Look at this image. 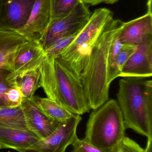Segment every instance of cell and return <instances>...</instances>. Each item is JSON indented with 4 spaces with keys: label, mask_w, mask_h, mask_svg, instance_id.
Returning <instances> with one entry per match:
<instances>
[{
    "label": "cell",
    "mask_w": 152,
    "mask_h": 152,
    "mask_svg": "<svg viewBox=\"0 0 152 152\" xmlns=\"http://www.w3.org/2000/svg\"><path fill=\"white\" fill-rule=\"evenodd\" d=\"M123 22L113 19L100 35L92 50L80 78L90 109L95 110L109 100L110 85L108 81L109 51L113 39Z\"/></svg>",
    "instance_id": "1"
},
{
    "label": "cell",
    "mask_w": 152,
    "mask_h": 152,
    "mask_svg": "<svg viewBox=\"0 0 152 152\" xmlns=\"http://www.w3.org/2000/svg\"><path fill=\"white\" fill-rule=\"evenodd\" d=\"M126 77L119 83L118 103L125 127L152 137V80Z\"/></svg>",
    "instance_id": "2"
},
{
    "label": "cell",
    "mask_w": 152,
    "mask_h": 152,
    "mask_svg": "<svg viewBox=\"0 0 152 152\" xmlns=\"http://www.w3.org/2000/svg\"><path fill=\"white\" fill-rule=\"evenodd\" d=\"M126 129L118 103L111 99L92 112L83 140L104 151L117 152Z\"/></svg>",
    "instance_id": "3"
},
{
    "label": "cell",
    "mask_w": 152,
    "mask_h": 152,
    "mask_svg": "<svg viewBox=\"0 0 152 152\" xmlns=\"http://www.w3.org/2000/svg\"><path fill=\"white\" fill-rule=\"evenodd\" d=\"M113 19V13L109 9L95 10L76 39L56 59L80 77L102 32Z\"/></svg>",
    "instance_id": "4"
},
{
    "label": "cell",
    "mask_w": 152,
    "mask_h": 152,
    "mask_svg": "<svg viewBox=\"0 0 152 152\" xmlns=\"http://www.w3.org/2000/svg\"><path fill=\"white\" fill-rule=\"evenodd\" d=\"M55 69L59 103L73 114L89 112L91 109L80 77L58 59L55 60Z\"/></svg>",
    "instance_id": "5"
},
{
    "label": "cell",
    "mask_w": 152,
    "mask_h": 152,
    "mask_svg": "<svg viewBox=\"0 0 152 152\" xmlns=\"http://www.w3.org/2000/svg\"><path fill=\"white\" fill-rule=\"evenodd\" d=\"M91 14L87 4L81 1L68 14L51 19L40 41L44 50L57 39L79 33Z\"/></svg>",
    "instance_id": "6"
},
{
    "label": "cell",
    "mask_w": 152,
    "mask_h": 152,
    "mask_svg": "<svg viewBox=\"0 0 152 152\" xmlns=\"http://www.w3.org/2000/svg\"><path fill=\"white\" fill-rule=\"evenodd\" d=\"M81 120L80 115L75 114L68 120L61 122L51 134L19 152H65L78 137L77 129Z\"/></svg>",
    "instance_id": "7"
},
{
    "label": "cell",
    "mask_w": 152,
    "mask_h": 152,
    "mask_svg": "<svg viewBox=\"0 0 152 152\" xmlns=\"http://www.w3.org/2000/svg\"><path fill=\"white\" fill-rule=\"evenodd\" d=\"M45 57L44 50L39 41L30 40L17 52L12 65V71L5 79L12 87H15L16 79L21 75L40 67Z\"/></svg>",
    "instance_id": "8"
},
{
    "label": "cell",
    "mask_w": 152,
    "mask_h": 152,
    "mask_svg": "<svg viewBox=\"0 0 152 152\" xmlns=\"http://www.w3.org/2000/svg\"><path fill=\"white\" fill-rule=\"evenodd\" d=\"M36 0H0V29L18 31L30 16Z\"/></svg>",
    "instance_id": "9"
},
{
    "label": "cell",
    "mask_w": 152,
    "mask_h": 152,
    "mask_svg": "<svg viewBox=\"0 0 152 152\" xmlns=\"http://www.w3.org/2000/svg\"><path fill=\"white\" fill-rule=\"evenodd\" d=\"M152 76V35L139 44L122 68L120 77L147 78Z\"/></svg>",
    "instance_id": "10"
},
{
    "label": "cell",
    "mask_w": 152,
    "mask_h": 152,
    "mask_svg": "<svg viewBox=\"0 0 152 152\" xmlns=\"http://www.w3.org/2000/svg\"><path fill=\"white\" fill-rule=\"evenodd\" d=\"M51 19L50 0H36L27 21L18 32L29 40L40 42Z\"/></svg>",
    "instance_id": "11"
},
{
    "label": "cell",
    "mask_w": 152,
    "mask_h": 152,
    "mask_svg": "<svg viewBox=\"0 0 152 152\" xmlns=\"http://www.w3.org/2000/svg\"><path fill=\"white\" fill-rule=\"evenodd\" d=\"M21 106L28 130L41 139L51 134L60 123L47 117L37 106L33 98L30 100L24 99Z\"/></svg>",
    "instance_id": "12"
},
{
    "label": "cell",
    "mask_w": 152,
    "mask_h": 152,
    "mask_svg": "<svg viewBox=\"0 0 152 152\" xmlns=\"http://www.w3.org/2000/svg\"><path fill=\"white\" fill-rule=\"evenodd\" d=\"M30 41L18 31L0 29V76L11 73L15 55L21 47Z\"/></svg>",
    "instance_id": "13"
},
{
    "label": "cell",
    "mask_w": 152,
    "mask_h": 152,
    "mask_svg": "<svg viewBox=\"0 0 152 152\" xmlns=\"http://www.w3.org/2000/svg\"><path fill=\"white\" fill-rule=\"evenodd\" d=\"M152 35V13L146 14L135 19L123 22L119 38L124 44L137 45Z\"/></svg>",
    "instance_id": "14"
},
{
    "label": "cell",
    "mask_w": 152,
    "mask_h": 152,
    "mask_svg": "<svg viewBox=\"0 0 152 152\" xmlns=\"http://www.w3.org/2000/svg\"><path fill=\"white\" fill-rule=\"evenodd\" d=\"M40 139L30 131L0 127V144L5 149L10 148L19 152L30 147Z\"/></svg>",
    "instance_id": "15"
},
{
    "label": "cell",
    "mask_w": 152,
    "mask_h": 152,
    "mask_svg": "<svg viewBox=\"0 0 152 152\" xmlns=\"http://www.w3.org/2000/svg\"><path fill=\"white\" fill-rule=\"evenodd\" d=\"M55 60L49 58L45 55L41 67L40 83L47 97L59 103Z\"/></svg>",
    "instance_id": "16"
},
{
    "label": "cell",
    "mask_w": 152,
    "mask_h": 152,
    "mask_svg": "<svg viewBox=\"0 0 152 152\" xmlns=\"http://www.w3.org/2000/svg\"><path fill=\"white\" fill-rule=\"evenodd\" d=\"M33 99L47 117L55 121L60 123L64 122L75 115L61 104L48 97L41 98L34 96Z\"/></svg>",
    "instance_id": "17"
},
{
    "label": "cell",
    "mask_w": 152,
    "mask_h": 152,
    "mask_svg": "<svg viewBox=\"0 0 152 152\" xmlns=\"http://www.w3.org/2000/svg\"><path fill=\"white\" fill-rule=\"evenodd\" d=\"M0 127L29 131L21 104L15 107L0 108Z\"/></svg>",
    "instance_id": "18"
},
{
    "label": "cell",
    "mask_w": 152,
    "mask_h": 152,
    "mask_svg": "<svg viewBox=\"0 0 152 152\" xmlns=\"http://www.w3.org/2000/svg\"><path fill=\"white\" fill-rule=\"evenodd\" d=\"M41 67L29 71L16 78V86L19 88L24 99H33L36 90L41 87Z\"/></svg>",
    "instance_id": "19"
},
{
    "label": "cell",
    "mask_w": 152,
    "mask_h": 152,
    "mask_svg": "<svg viewBox=\"0 0 152 152\" xmlns=\"http://www.w3.org/2000/svg\"><path fill=\"white\" fill-rule=\"evenodd\" d=\"M120 30L117 33L114 37L109 51L108 58V83L110 85L112 82L117 78L115 72L116 61L123 44L119 38V34Z\"/></svg>",
    "instance_id": "20"
},
{
    "label": "cell",
    "mask_w": 152,
    "mask_h": 152,
    "mask_svg": "<svg viewBox=\"0 0 152 152\" xmlns=\"http://www.w3.org/2000/svg\"><path fill=\"white\" fill-rule=\"evenodd\" d=\"M82 0H50L52 19L68 14Z\"/></svg>",
    "instance_id": "21"
},
{
    "label": "cell",
    "mask_w": 152,
    "mask_h": 152,
    "mask_svg": "<svg viewBox=\"0 0 152 152\" xmlns=\"http://www.w3.org/2000/svg\"><path fill=\"white\" fill-rule=\"evenodd\" d=\"M79 33L57 39L45 50V56L49 58L56 59L76 39Z\"/></svg>",
    "instance_id": "22"
},
{
    "label": "cell",
    "mask_w": 152,
    "mask_h": 152,
    "mask_svg": "<svg viewBox=\"0 0 152 152\" xmlns=\"http://www.w3.org/2000/svg\"><path fill=\"white\" fill-rule=\"evenodd\" d=\"M137 47L136 45L122 44L116 62L115 72L117 78L120 77L122 68L131 55L136 50Z\"/></svg>",
    "instance_id": "23"
},
{
    "label": "cell",
    "mask_w": 152,
    "mask_h": 152,
    "mask_svg": "<svg viewBox=\"0 0 152 152\" xmlns=\"http://www.w3.org/2000/svg\"><path fill=\"white\" fill-rule=\"evenodd\" d=\"M6 97L10 107L19 106L24 100L21 92L17 87L10 88L7 92Z\"/></svg>",
    "instance_id": "24"
},
{
    "label": "cell",
    "mask_w": 152,
    "mask_h": 152,
    "mask_svg": "<svg viewBox=\"0 0 152 152\" xmlns=\"http://www.w3.org/2000/svg\"><path fill=\"white\" fill-rule=\"evenodd\" d=\"M71 152H107L98 149L89 144L84 140H80L77 137L72 143Z\"/></svg>",
    "instance_id": "25"
},
{
    "label": "cell",
    "mask_w": 152,
    "mask_h": 152,
    "mask_svg": "<svg viewBox=\"0 0 152 152\" xmlns=\"http://www.w3.org/2000/svg\"><path fill=\"white\" fill-rule=\"evenodd\" d=\"M144 149L129 137H124L117 152H143Z\"/></svg>",
    "instance_id": "26"
},
{
    "label": "cell",
    "mask_w": 152,
    "mask_h": 152,
    "mask_svg": "<svg viewBox=\"0 0 152 152\" xmlns=\"http://www.w3.org/2000/svg\"><path fill=\"white\" fill-rule=\"evenodd\" d=\"M10 87H12L6 81L5 77L0 76V108L10 107L6 95Z\"/></svg>",
    "instance_id": "27"
},
{
    "label": "cell",
    "mask_w": 152,
    "mask_h": 152,
    "mask_svg": "<svg viewBox=\"0 0 152 152\" xmlns=\"http://www.w3.org/2000/svg\"><path fill=\"white\" fill-rule=\"evenodd\" d=\"M119 0H82V1L85 4H90L92 5H97L101 3L112 4L117 2Z\"/></svg>",
    "instance_id": "28"
},
{
    "label": "cell",
    "mask_w": 152,
    "mask_h": 152,
    "mask_svg": "<svg viewBox=\"0 0 152 152\" xmlns=\"http://www.w3.org/2000/svg\"><path fill=\"white\" fill-rule=\"evenodd\" d=\"M152 137L148 138L147 146L143 152H152Z\"/></svg>",
    "instance_id": "29"
},
{
    "label": "cell",
    "mask_w": 152,
    "mask_h": 152,
    "mask_svg": "<svg viewBox=\"0 0 152 152\" xmlns=\"http://www.w3.org/2000/svg\"><path fill=\"white\" fill-rule=\"evenodd\" d=\"M147 7H148V12L149 13H152V0H147Z\"/></svg>",
    "instance_id": "30"
},
{
    "label": "cell",
    "mask_w": 152,
    "mask_h": 152,
    "mask_svg": "<svg viewBox=\"0 0 152 152\" xmlns=\"http://www.w3.org/2000/svg\"><path fill=\"white\" fill-rule=\"evenodd\" d=\"M5 149V148H4V146L2 145L1 144H0V149Z\"/></svg>",
    "instance_id": "31"
}]
</instances>
